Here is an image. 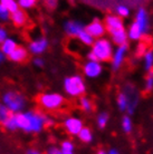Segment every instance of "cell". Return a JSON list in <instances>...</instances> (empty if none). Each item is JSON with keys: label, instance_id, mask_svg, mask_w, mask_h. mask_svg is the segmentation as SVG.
<instances>
[{"label": "cell", "instance_id": "1", "mask_svg": "<svg viewBox=\"0 0 153 154\" xmlns=\"http://www.w3.org/2000/svg\"><path fill=\"white\" fill-rule=\"evenodd\" d=\"M15 115L18 130L27 134H38L46 126L53 124V119L49 116L39 111L28 109Z\"/></svg>", "mask_w": 153, "mask_h": 154}, {"label": "cell", "instance_id": "2", "mask_svg": "<svg viewBox=\"0 0 153 154\" xmlns=\"http://www.w3.org/2000/svg\"><path fill=\"white\" fill-rule=\"evenodd\" d=\"M105 28L110 32L112 37V40L117 46L125 45L127 42V34L126 29L124 27L123 20L117 16H107L105 19Z\"/></svg>", "mask_w": 153, "mask_h": 154}, {"label": "cell", "instance_id": "3", "mask_svg": "<svg viewBox=\"0 0 153 154\" xmlns=\"http://www.w3.org/2000/svg\"><path fill=\"white\" fill-rule=\"evenodd\" d=\"M0 102L6 106V107L12 113V114H18V113L25 111L27 105L26 97L18 91L15 89H7L1 94Z\"/></svg>", "mask_w": 153, "mask_h": 154}, {"label": "cell", "instance_id": "4", "mask_svg": "<svg viewBox=\"0 0 153 154\" xmlns=\"http://www.w3.org/2000/svg\"><path fill=\"white\" fill-rule=\"evenodd\" d=\"M65 93L70 97H80L86 92V85L83 77L80 75H72L66 77L63 83Z\"/></svg>", "mask_w": 153, "mask_h": 154}, {"label": "cell", "instance_id": "5", "mask_svg": "<svg viewBox=\"0 0 153 154\" xmlns=\"http://www.w3.org/2000/svg\"><path fill=\"white\" fill-rule=\"evenodd\" d=\"M92 51L95 55L97 62H107L113 56V45L106 38H98L94 40L92 45Z\"/></svg>", "mask_w": 153, "mask_h": 154}, {"label": "cell", "instance_id": "6", "mask_svg": "<svg viewBox=\"0 0 153 154\" xmlns=\"http://www.w3.org/2000/svg\"><path fill=\"white\" fill-rule=\"evenodd\" d=\"M64 102L65 100H64L63 95L58 94V93L47 92L42 93L38 96V104L47 111H55V109L61 108L64 104Z\"/></svg>", "mask_w": 153, "mask_h": 154}, {"label": "cell", "instance_id": "7", "mask_svg": "<svg viewBox=\"0 0 153 154\" xmlns=\"http://www.w3.org/2000/svg\"><path fill=\"white\" fill-rule=\"evenodd\" d=\"M48 40L46 37H38L33 39L28 45V51L35 56H40L48 48Z\"/></svg>", "mask_w": 153, "mask_h": 154}, {"label": "cell", "instance_id": "8", "mask_svg": "<svg viewBox=\"0 0 153 154\" xmlns=\"http://www.w3.org/2000/svg\"><path fill=\"white\" fill-rule=\"evenodd\" d=\"M85 30L87 31L94 39H98L103 37V35L106 31V28H105V25L101 20L95 19L93 20L92 23H88L87 26L85 27Z\"/></svg>", "mask_w": 153, "mask_h": 154}, {"label": "cell", "instance_id": "9", "mask_svg": "<svg viewBox=\"0 0 153 154\" xmlns=\"http://www.w3.org/2000/svg\"><path fill=\"white\" fill-rule=\"evenodd\" d=\"M64 127L66 132L70 135H76L80 133V131L84 127L82 119H77L75 116H69L64 121Z\"/></svg>", "mask_w": 153, "mask_h": 154}, {"label": "cell", "instance_id": "10", "mask_svg": "<svg viewBox=\"0 0 153 154\" xmlns=\"http://www.w3.org/2000/svg\"><path fill=\"white\" fill-rule=\"evenodd\" d=\"M83 72H84V75L87 78H96L102 74L103 67H102L100 62L87 60L85 63L84 67H83Z\"/></svg>", "mask_w": 153, "mask_h": 154}, {"label": "cell", "instance_id": "11", "mask_svg": "<svg viewBox=\"0 0 153 154\" xmlns=\"http://www.w3.org/2000/svg\"><path fill=\"white\" fill-rule=\"evenodd\" d=\"M126 53H127L126 44L117 46V48L115 49V51L113 53V56H112V68H113V70H117L121 67V65L124 62V58H125Z\"/></svg>", "mask_w": 153, "mask_h": 154}, {"label": "cell", "instance_id": "12", "mask_svg": "<svg viewBox=\"0 0 153 154\" xmlns=\"http://www.w3.org/2000/svg\"><path fill=\"white\" fill-rule=\"evenodd\" d=\"M134 21L140 27V29L143 32V35L148 32V30H149V16H148V12H146V10L144 8H140L139 9Z\"/></svg>", "mask_w": 153, "mask_h": 154}, {"label": "cell", "instance_id": "13", "mask_svg": "<svg viewBox=\"0 0 153 154\" xmlns=\"http://www.w3.org/2000/svg\"><path fill=\"white\" fill-rule=\"evenodd\" d=\"M84 28V25L77 20H68L64 23V30H65L66 35L70 36V37H77V35Z\"/></svg>", "mask_w": 153, "mask_h": 154}, {"label": "cell", "instance_id": "14", "mask_svg": "<svg viewBox=\"0 0 153 154\" xmlns=\"http://www.w3.org/2000/svg\"><path fill=\"white\" fill-rule=\"evenodd\" d=\"M10 20L16 27H23V26H26L27 21H28V16L25 12V10L18 9L15 12L10 14Z\"/></svg>", "mask_w": 153, "mask_h": 154}, {"label": "cell", "instance_id": "15", "mask_svg": "<svg viewBox=\"0 0 153 154\" xmlns=\"http://www.w3.org/2000/svg\"><path fill=\"white\" fill-rule=\"evenodd\" d=\"M18 46L19 45H18L16 39L11 38V37H7L4 42L0 44V50L5 55V57H8Z\"/></svg>", "mask_w": 153, "mask_h": 154}, {"label": "cell", "instance_id": "16", "mask_svg": "<svg viewBox=\"0 0 153 154\" xmlns=\"http://www.w3.org/2000/svg\"><path fill=\"white\" fill-rule=\"evenodd\" d=\"M8 58L12 63H23L28 58V50L23 46H18L11 54L8 56Z\"/></svg>", "mask_w": 153, "mask_h": 154}, {"label": "cell", "instance_id": "17", "mask_svg": "<svg viewBox=\"0 0 153 154\" xmlns=\"http://www.w3.org/2000/svg\"><path fill=\"white\" fill-rule=\"evenodd\" d=\"M126 34H127V38L132 39V40H139L143 36V32H142V30L140 29V27L136 25L135 21H133V23H131V26L129 28V30L126 31Z\"/></svg>", "mask_w": 153, "mask_h": 154}, {"label": "cell", "instance_id": "18", "mask_svg": "<svg viewBox=\"0 0 153 154\" xmlns=\"http://www.w3.org/2000/svg\"><path fill=\"white\" fill-rule=\"evenodd\" d=\"M77 136L83 143H91L93 141V133L88 127H83Z\"/></svg>", "mask_w": 153, "mask_h": 154}, {"label": "cell", "instance_id": "19", "mask_svg": "<svg viewBox=\"0 0 153 154\" xmlns=\"http://www.w3.org/2000/svg\"><path fill=\"white\" fill-rule=\"evenodd\" d=\"M59 149H61L63 154H75V145H74V143L72 142V141H69V140L63 141Z\"/></svg>", "mask_w": 153, "mask_h": 154}, {"label": "cell", "instance_id": "20", "mask_svg": "<svg viewBox=\"0 0 153 154\" xmlns=\"http://www.w3.org/2000/svg\"><path fill=\"white\" fill-rule=\"evenodd\" d=\"M4 128L8 132H15L18 130V126H17V121H16V115L12 114L9 119L4 123Z\"/></svg>", "mask_w": 153, "mask_h": 154}, {"label": "cell", "instance_id": "21", "mask_svg": "<svg viewBox=\"0 0 153 154\" xmlns=\"http://www.w3.org/2000/svg\"><path fill=\"white\" fill-rule=\"evenodd\" d=\"M77 38L80 39V42H83L84 45H87V46H91V45H93V42H94V40H95L92 36L88 34L87 31L85 30V28L80 31L78 35H77Z\"/></svg>", "mask_w": 153, "mask_h": 154}, {"label": "cell", "instance_id": "22", "mask_svg": "<svg viewBox=\"0 0 153 154\" xmlns=\"http://www.w3.org/2000/svg\"><path fill=\"white\" fill-rule=\"evenodd\" d=\"M0 5H2L8 11L12 14L16 10H18V4H17V0H0Z\"/></svg>", "mask_w": 153, "mask_h": 154}, {"label": "cell", "instance_id": "23", "mask_svg": "<svg viewBox=\"0 0 153 154\" xmlns=\"http://www.w3.org/2000/svg\"><path fill=\"white\" fill-rule=\"evenodd\" d=\"M19 9L23 10H30L37 5V0H17Z\"/></svg>", "mask_w": 153, "mask_h": 154}, {"label": "cell", "instance_id": "24", "mask_svg": "<svg viewBox=\"0 0 153 154\" xmlns=\"http://www.w3.org/2000/svg\"><path fill=\"white\" fill-rule=\"evenodd\" d=\"M11 115H12V113L0 102V125H4L5 122H6Z\"/></svg>", "mask_w": 153, "mask_h": 154}, {"label": "cell", "instance_id": "25", "mask_svg": "<svg viewBox=\"0 0 153 154\" xmlns=\"http://www.w3.org/2000/svg\"><path fill=\"white\" fill-rule=\"evenodd\" d=\"M144 68L148 72L152 70L153 68V51L152 50H148L144 54Z\"/></svg>", "mask_w": 153, "mask_h": 154}, {"label": "cell", "instance_id": "26", "mask_svg": "<svg viewBox=\"0 0 153 154\" xmlns=\"http://www.w3.org/2000/svg\"><path fill=\"white\" fill-rule=\"evenodd\" d=\"M80 106L84 112H91L92 111V102L89 100L86 96H80Z\"/></svg>", "mask_w": 153, "mask_h": 154}, {"label": "cell", "instance_id": "27", "mask_svg": "<svg viewBox=\"0 0 153 154\" xmlns=\"http://www.w3.org/2000/svg\"><path fill=\"white\" fill-rule=\"evenodd\" d=\"M132 119L129 115L123 116L122 119V128L125 133H130L132 131Z\"/></svg>", "mask_w": 153, "mask_h": 154}, {"label": "cell", "instance_id": "28", "mask_svg": "<svg viewBox=\"0 0 153 154\" xmlns=\"http://www.w3.org/2000/svg\"><path fill=\"white\" fill-rule=\"evenodd\" d=\"M97 126L100 128H105V126L107 125V122H108V114L106 113H101L100 115L97 116Z\"/></svg>", "mask_w": 153, "mask_h": 154}, {"label": "cell", "instance_id": "29", "mask_svg": "<svg viewBox=\"0 0 153 154\" xmlns=\"http://www.w3.org/2000/svg\"><path fill=\"white\" fill-rule=\"evenodd\" d=\"M116 14H117V17L120 18H124V17H129L130 15V9L129 7H126L125 5H119L116 7Z\"/></svg>", "mask_w": 153, "mask_h": 154}, {"label": "cell", "instance_id": "30", "mask_svg": "<svg viewBox=\"0 0 153 154\" xmlns=\"http://www.w3.org/2000/svg\"><path fill=\"white\" fill-rule=\"evenodd\" d=\"M9 20H10V12L8 11L2 5H0V21L7 23Z\"/></svg>", "mask_w": 153, "mask_h": 154}, {"label": "cell", "instance_id": "31", "mask_svg": "<svg viewBox=\"0 0 153 154\" xmlns=\"http://www.w3.org/2000/svg\"><path fill=\"white\" fill-rule=\"evenodd\" d=\"M145 88L148 89V91H151V89H153V70H150L149 75H148V77H146Z\"/></svg>", "mask_w": 153, "mask_h": 154}, {"label": "cell", "instance_id": "32", "mask_svg": "<svg viewBox=\"0 0 153 154\" xmlns=\"http://www.w3.org/2000/svg\"><path fill=\"white\" fill-rule=\"evenodd\" d=\"M34 65L36 66V67H38V68H42L44 66H45V62H44V59L40 57H38V56H36V57L34 58Z\"/></svg>", "mask_w": 153, "mask_h": 154}, {"label": "cell", "instance_id": "33", "mask_svg": "<svg viewBox=\"0 0 153 154\" xmlns=\"http://www.w3.org/2000/svg\"><path fill=\"white\" fill-rule=\"evenodd\" d=\"M46 154H63V153H61V149L58 146H49L47 149Z\"/></svg>", "mask_w": 153, "mask_h": 154}, {"label": "cell", "instance_id": "34", "mask_svg": "<svg viewBox=\"0 0 153 154\" xmlns=\"http://www.w3.org/2000/svg\"><path fill=\"white\" fill-rule=\"evenodd\" d=\"M8 37V32L4 27H0V44Z\"/></svg>", "mask_w": 153, "mask_h": 154}, {"label": "cell", "instance_id": "35", "mask_svg": "<svg viewBox=\"0 0 153 154\" xmlns=\"http://www.w3.org/2000/svg\"><path fill=\"white\" fill-rule=\"evenodd\" d=\"M26 154H44V153L40 152L39 150H37V149L31 147V149H28V150L26 151Z\"/></svg>", "mask_w": 153, "mask_h": 154}, {"label": "cell", "instance_id": "36", "mask_svg": "<svg viewBox=\"0 0 153 154\" xmlns=\"http://www.w3.org/2000/svg\"><path fill=\"white\" fill-rule=\"evenodd\" d=\"M45 1H46L47 6L50 7V8L55 7V6H56V2H57V0H45Z\"/></svg>", "mask_w": 153, "mask_h": 154}, {"label": "cell", "instance_id": "37", "mask_svg": "<svg viewBox=\"0 0 153 154\" xmlns=\"http://www.w3.org/2000/svg\"><path fill=\"white\" fill-rule=\"evenodd\" d=\"M87 59H88V60H92V62H97V59H96L95 55L93 54L92 51H89V53H88V55H87Z\"/></svg>", "mask_w": 153, "mask_h": 154}, {"label": "cell", "instance_id": "38", "mask_svg": "<svg viewBox=\"0 0 153 154\" xmlns=\"http://www.w3.org/2000/svg\"><path fill=\"white\" fill-rule=\"evenodd\" d=\"M107 154H120V152L116 149H111V150L107 152Z\"/></svg>", "mask_w": 153, "mask_h": 154}, {"label": "cell", "instance_id": "39", "mask_svg": "<svg viewBox=\"0 0 153 154\" xmlns=\"http://www.w3.org/2000/svg\"><path fill=\"white\" fill-rule=\"evenodd\" d=\"M4 59H5V55L1 53V50H0V65L4 63Z\"/></svg>", "mask_w": 153, "mask_h": 154}, {"label": "cell", "instance_id": "40", "mask_svg": "<svg viewBox=\"0 0 153 154\" xmlns=\"http://www.w3.org/2000/svg\"><path fill=\"white\" fill-rule=\"evenodd\" d=\"M97 154H107L106 151H104V150H100L98 152H97Z\"/></svg>", "mask_w": 153, "mask_h": 154}]
</instances>
